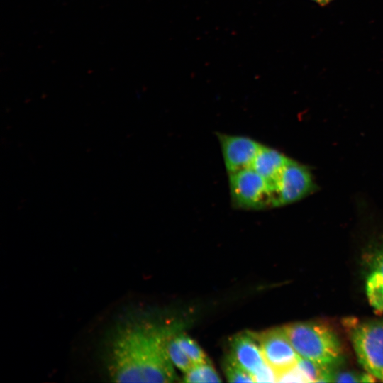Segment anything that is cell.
Returning a JSON list of instances; mask_svg holds the SVG:
<instances>
[{
  "instance_id": "15",
  "label": "cell",
  "mask_w": 383,
  "mask_h": 383,
  "mask_svg": "<svg viewBox=\"0 0 383 383\" xmlns=\"http://www.w3.org/2000/svg\"><path fill=\"white\" fill-rule=\"evenodd\" d=\"M224 372L230 382H253L252 375L227 356Z\"/></svg>"
},
{
  "instance_id": "13",
  "label": "cell",
  "mask_w": 383,
  "mask_h": 383,
  "mask_svg": "<svg viewBox=\"0 0 383 383\" xmlns=\"http://www.w3.org/2000/svg\"><path fill=\"white\" fill-rule=\"evenodd\" d=\"M174 338L194 365L209 361L201 348L190 337L184 333H179L175 334Z\"/></svg>"
},
{
  "instance_id": "4",
  "label": "cell",
  "mask_w": 383,
  "mask_h": 383,
  "mask_svg": "<svg viewBox=\"0 0 383 383\" xmlns=\"http://www.w3.org/2000/svg\"><path fill=\"white\" fill-rule=\"evenodd\" d=\"M351 340L360 365L383 382V320L357 324L351 331Z\"/></svg>"
},
{
  "instance_id": "14",
  "label": "cell",
  "mask_w": 383,
  "mask_h": 383,
  "mask_svg": "<svg viewBox=\"0 0 383 383\" xmlns=\"http://www.w3.org/2000/svg\"><path fill=\"white\" fill-rule=\"evenodd\" d=\"M174 334L172 335L167 343V352L172 364L184 373L188 372L194 364L181 348L174 338Z\"/></svg>"
},
{
  "instance_id": "6",
  "label": "cell",
  "mask_w": 383,
  "mask_h": 383,
  "mask_svg": "<svg viewBox=\"0 0 383 383\" xmlns=\"http://www.w3.org/2000/svg\"><path fill=\"white\" fill-rule=\"evenodd\" d=\"M265 361L277 372L295 366L300 356L292 345L284 327L258 333Z\"/></svg>"
},
{
  "instance_id": "2",
  "label": "cell",
  "mask_w": 383,
  "mask_h": 383,
  "mask_svg": "<svg viewBox=\"0 0 383 383\" xmlns=\"http://www.w3.org/2000/svg\"><path fill=\"white\" fill-rule=\"evenodd\" d=\"M300 357L331 367L342 360L340 342L326 325L316 322H296L284 326Z\"/></svg>"
},
{
  "instance_id": "7",
  "label": "cell",
  "mask_w": 383,
  "mask_h": 383,
  "mask_svg": "<svg viewBox=\"0 0 383 383\" xmlns=\"http://www.w3.org/2000/svg\"><path fill=\"white\" fill-rule=\"evenodd\" d=\"M217 136L228 174L251 167L262 145L245 136L223 133H218Z\"/></svg>"
},
{
  "instance_id": "12",
  "label": "cell",
  "mask_w": 383,
  "mask_h": 383,
  "mask_svg": "<svg viewBox=\"0 0 383 383\" xmlns=\"http://www.w3.org/2000/svg\"><path fill=\"white\" fill-rule=\"evenodd\" d=\"M186 382H220L221 380L210 362L195 364L188 372L184 373Z\"/></svg>"
},
{
  "instance_id": "19",
  "label": "cell",
  "mask_w": 383,
  "mask_h": 383,
  "mask_svg": "<svg viewBox=\"0 0 383 383\" xmlns=\"http://www.w3.org/2000/svg\"><path fill=\"white\" fill-rule=\"evenodd\" d=\"M321 5H325L331 2L332 0H312Z\"/></svg>"
},
{
  "instance_id": "11",
  "label": "cell",
  "mask_w": 383,
  "mask_h": 383,
  "mask_svg": "<svg viewBox=\"0 0 383 383\" xmlns=\"http://www.w3.org/2000/svg\"><path fill=\"white\" fill-rule=\"evenodd\" d=\"M298 367L304 374L308 382H332L331 367L317 364L311 360L300 357Z\"/></svg>"
},
{
  "instance_id": "18",
  "label": "cell",
  "mask_w": 383,
  "mask_h": 383,
  "mask_svg": "<svg viewBox=\"0 0 383 383\" xmlns=\"http://www.w3.org/2000/svg\"><path fill=\"white\" fill-rule=\"evenodd\" d=\"M332 382H361V375H357L352 372H333Z\"/></svg>"
},
{
  "instance_id": "3",
  "label": "cell",
  "mask_w": 383,
  "mask_h": 383,
  "mask_svg": "<svg viewBox=\"0 0 383 383\" xmlns=\"http://www.w3.org/2000/svg\"><path fill=\"white\" fill-rule=\"evenodd\" d=\"M233 204L244 209L274 207L273 193L268 182L252 167L229 174Z\"/></svg>"
},
{
  "instance_id": "10",
  "label": "cell",
  "mask_w": 383,
  "mask_h": 383,
  "mask_svg": "<svg viewBox=\"0 0 383 383\" xmlns=\"http://www.w3.org/2000/svg\"><path fill=\"white\" fill-rule=\"evenodd\" d=\"M365 289L371 306L383 312V250L378 252L371 262Z\"/></svg>"
},
{
  "instance_id": "8",
  "label": "cell",
  "mask_w": 383,
  "mask_h": 383,
  "mask_svg": "<svg viewBox=\"0 0 383 383\" xmlns=\"http://www.w3.org/2000/svg\"><path fill=\"white\" fill-rule=\"evenodd\" d=\"M252 377L266 362L262 354L258 333L245 331L234 335L230 342L228 355Z\"/></svg>"
},
{
  "instance_id": "9",
  "label": "cell",
  "mask_w": 383,
  "mask_h": 383,
  "mask_svg": "<svg viewBox=\"0 0 383 383\" xmlns=\"http://www.w3.org/2000/svg\"><path fill=\"white\" fill-rule=\"evenodd\" d=\"M289 159L279 151L262 145L251 167L268 182L272 190Z\"/></svg>"
},
{
  "instance_id": "16",
  "label": "cell",
  "mask_w": 383,
  "mask_h": 383,
  "mask_svg": "<svg viewBox=\"0 0 383 383\" xmlns=\"http://www.w3.org/2000/svg\"><path fill=\"white\" fill-rule=\"evenodd\" d=\"M277 382H308L304 374L298 367L297 364L280 372L277 374Z\"/></svg>"
},
{
  "instance_id": "5",
  "label": "cell",
  "mask_w": 383,
  "mask_h": 383,
  "mask_svg": "<svg viewBox=\"0 0 383 383\" xmlns=\"http://www.w3.org/2000/svg\"><path fill=\"white\" fill-rule=\"evenodd\" d=\"M315 184L309 169L289 159L272 189L274 207L299 201L314 189Z\"/></svg>"
},
{
  "instance_id": "17",
  "label": "cell",
  "mask_w": 383,
  "mask_h": 383,
  "mask_svg": "<svg viewBox=\"0 0 383 383\" xmlns=\"http://www.w3.org/2000/svg\"><path fill=\"white\" fill-rule=\"evenodd\" d=\"M253 379L256 382H277V372L266 363L253 375Z\"/></svg>"
},
{
  "instance_id": "1",
  "label": "cell",
  "mask_w": 383,
  "mask_h": 383,
  "mask_svg": "<svg viewBox=\"0 0 383 383\" xmlns=\"http://www.w3.org/2000/svg\"><path fill=\"white\" fill-rule=\"evenodd\" d=\"M175 331L147 321H127L109 341L106 366L115 382H172L177 377L167 352Z\"/></svg>"
}]
</instances>
